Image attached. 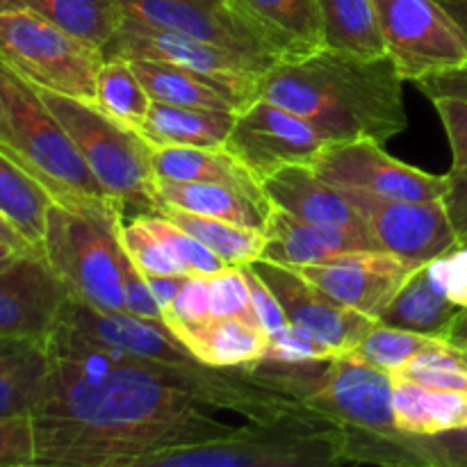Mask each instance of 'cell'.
<instances>
[{"label":"cell","instance_id":"cell-37","mask_svg":"<svg viewBox=\"0 0 467 467\" xmlns=\"http://www.w3.org/2000/svg\"><path fill=\"white\" fill-rule=\"evenodd\" d=\"M392 377L415 381L420 386L441 388V390H465L467 392V363L463 351L451 347L450 342L418 354L404 368L397 369Z\"/></svg>","mask_w":467,"mask_h":467},{"label":"cell","instance_id":"cell-35","mask_svg":"<svg viewBox=\"0 0 467 467\" xmlns=\"http://www.w3.org/2000/svg\"><path fill=\"white\" fill-rule=\"evenodd\" d=\"M445 342L447 340H442V337L377 324L354 351H358L365 360L374 363L377 368H383L390 374H395L410 358H415L422 351L436 349V347L445 345Z\"/></svg>","mask_w":467,"mask_h":467},{"label":"cell","instance_id":"cell-17","mask_svg":"<svg viewBox=\"0 0 467 467\" xmlns=\"http://www.w3.org/2000/svg\"><path fill=\"white\" fill-rule=\"evenodd\" d=\"M117 5L123 16L146 26L274 59L254 32L235 16L228 0H117Z\"/></svg>","mask_w":467,"mask_h":467},{"label":"cell","instance_id":"cell-48","mask_svg":"<svg viewBox=\"0 0 467 467\" xmlns=\"http://www.w3.org/2000/svg\"><path fill=\"white\" fill-rule=\"evenodd\" d=\"M418 89L429 99L436 96H456V99H467V64L459 68H450V71L433 73V76L422 78L415 82Z\"/></svg>","mask_w":467,"mask_h":467},{"label":"cell","instance_id":"cell-50","mask_svg":"<svg viewBox=\"0 0 467 467\" xmlns=\"http://www.w3.org/2000/svg\"><path fill=\"white\" fill-rule=\"evenodd\" d=\"M0 242L21 255H44L3 213H0Z\"/></svg>","mask_w":467,"mask_h":467},{"label":"cell","instance_id":"cell-55","mask_svg":"<svg viewBox=\"0 0 467 467\" xmlns=\"http://www.w3.org/2000/svg\"><path fill=\"white\" fill-rule=\"evenodd\" d=\"M3 123H5V112H3V100H0V130H3Z\"/></svg>","mask_w":467,"mask_h":467},{"label":"cell","instance_id":"cell-29","mask_svg":"<svg viewBox=\"0 0 467 467\" xmlns=\"http://www.w3.org/2000/svg\"><path fill=\"white\" fill-rule=\"evenodd\" d=\"M53 194L7 149L0 146V213L44 254V233Z\"/></svg>","mask_w":467,"mask_h":467},{"label":"cell","instance_id":"cell-2","mask_svg":"<svg viewBox=\"0 0 467 467\" xmlns=\"http://www.w3.org/2000/svg\"><path fill=\"white\" fill-rule=\"evenodd\" d=\"M404 78L388 55L356 57L322 48L263 73L258 99L299 114L327 144L372 140L386 144L409 128Z\"/></svg>","mask_w":467,"mask_h":467},{"label":"cell","instance_id":"cell-31","mask_svg":"<svg viewBox=\"0 0 467 467\" xmlns=\"http://www.w3.org/2000/svg\"><path fill=\"white\" fill-rule=\"evenodd\" d=\"M130 67L144 85V89L149 91L150 100L181 105V108L240 112L237 105L219 89V85H214L210 78L190 71V68L167 62H153V59H130Z\"/></svg>","mask_w":467,"mask_h":467},{"label":"cell","instance_id":"cell-16","mask_svg":"<svg viewBox=\"0 0 467 467\" xmlns=\"http://www.w3.org/2000/svg\"><path fill=\"white\" fill-rule=\"evenodd\" d=\"M68 299L44 255H18L0 267V336L48 340Z\"/></svg>","mask_w":467,"mask_h":467},{"label":"cell","instance_id":"cell-6","mask_svg":"<svg viewBox=\"0 0 467 467\" xmlns=\"http://www.w3.org/2000/svg\"><path fill=\"white\" fill-rule=\"evenodd\" d=\"M36 87V85H35ZM55 117L59 119L82 160L103 190L121 205L123 214L158 213V176L153 146L123 121H117L89 100L73 99L36 87Z\"/></svg>","mask_w":467,"mask_h":467},{"label":"cell","instance_id":"cell-43","mask_svg":"<svg viewBox=\"0 0 467 467\" xmlns=\"http://www.w3.org/2000/svg\"><path fill=\"white\" fill-rule=\"evenodd\" d=\"M35 463L36 450L32 420H0V467H32Z\"/></svg>","mask_w":467,"mask_h":467},{"label":"cell","instance_id":"cell-4","mask_svg":"<svg viewBox=\"0 0 467 467\" xmlns=\"http://www.w3.org/2000/svg\"><path fill=\"white\" fill-rule=\"evenodd\" d=\"M347 463V429L308 406L242 424L217 441L149 456L141 467H328Z\"/></svg>","mask_w":467,"mask_h":467},{"label":"cell","instance_id":"cell-36","mask_svg":"<svg viewBox=\"0 0 467 467\" xmlns=\"http://www.w3.org/2000/svg\"><path fill=\"white\" fill-rule=\"evenodd\" d=\"M141 222L146 223L150 233L162 242L164 249L171 254V258L185 269V274L190 276H210V274L222 272L223 267H228L217 254L208 249L201 240H196L194 235L185 231V228L176 226L171 219H167L160 213L141 214Z\"/></svg>","mask_w":467,"mask_h":467},{"label":"cell","instance_id":"cell-51","mask_svg":"<svg viewBox=\"0 0 467 467\" xmlns=\"http://www.w3.org/2000/svg\"><path fill=\"white\" fill-rule=\"evenodd\" d=\"M445 340L450 342L451 347H456V349L467 351V310L463 315H459V319L451 324V328L447 331Z\"/></svg>","mask_w":467,"mask_h":467},{"label":"cell","instance_id":"cell-27","mask_svg":"<svg viewBox=\"0 0 467 467\" xmlns=\"http://www.w3.org/2000/svg\"><path fill=\"white\" fill-rule=\"evenodd\" d=\"M182 345L205 365L240 368L258 363L267 351V331L240 317H210L176 333Z\"/></svg>","mask_w":467,"mask_h":467},{"label":"cell","instance_id":"cell-20","mask_svg":"<svg viewBox=\"0 0 467 467\" xmlns=\"http://www.w3.org/2000/svg\"><path fill=\"white\" fill-rule=\"evenodd\" d=\"M263 192L272 208L292 217L328 226H365L337 185L324 181L310 164H287L265 178Z\"/></svg>","mask_w":467,"mask_h":467},{"label":"cell","instance_id":"cell-53","mask_svg":"<svg viewBox=\"0 0 467 467\" xmlns=\"http://www.w3.org/2000/svg\"><path fill=\"white\" fill-rule=\"evenodd\" d=\"M18 9H27L26 0H0V14L18 12Z\"/></svg>","mask_w":467,"mask_h":467},{"label":"cell","instance_id":"cell-14","mask_svg":"<svg viewBox=\"0 0 467 467\" xmlns=\"http://www.w3.org/2000/svg\"><path fill=\"white\" fill-rule=\"evenodd\" d=\"M251 267L276 295L278 304L283 306L292 324L328 342L340 354L354 351L379 324L369 315L358 313L328 296L292 267H283L269 260H255Z\"/></svg>","mask_w":467,"mask_h":467},{"label":"cell","instance_id":"cell-9","mask_svg":"<svg viewBox=\"0 0 467 467\" xmlns=\"http://www.w3.org/2000/svg\"><path fill=\"white\" fill-rule=\"evenodd\" d=\"M388 57L404 80L467 64V35L438 0H374Z\"/></svg>","mask_w":467,"mask_h":467},{"label":"cell","instance_id":"cell-3","mask_svg":"<svg viewBox=\"0 0 467 467\" xmlns=\"http://www.w3.org/2000/svg\"><path fill=\"white\" fill-rule=\"evenodd\" d=\"M0 100L5 123L0 146L7 149L57 203H117L82 160L67 128L46 105L36 87L0 57Z\"/></svg>","mask_w":467,"mask_h":467},{"label":"cell","instance_id":"cell-1","mask_svg":"<svg viewBox=\"0 0 467 467\" xmlns=\"http://www.w3.org/2000/svg\"><path fill=\"white\" fill-rule=\"evenodd\" d=\"M48 349V381L30 415L39 467H141L160 451L240 431L213 410L263 422L306 406L251 365L132 358L59 331Z\"/></svg>","mask_w":467,"mask_h":467},{"label":"cell","instance_id":"cell-33","mask_svg":"<svg viewBox=\"0 0 467 467\" xmlns=\"http://www.w3.org/2000/svg\"><path fill=\"white\" fill-rule=\"evenodd\" d=\"M26 3L68 35L100 50L112 39L123 18L117 0H26Z\"/></svg>","mask_w":467,"mask_h":467},{"label":"cell","instance_id":"cell-22","mask_svg":"<svg viewBox=\"0 0 467 467\" xmlns=\"http://www.w3.org/2000/svg\"><path fill=\"white\" fill-rule=\"evenodd\" d=\"M153 167L158 181L226 185L244 192L246 196L260 201V203L272 205L265 196L263 185L226 146L223 149H205V146L153 149Z\"/></svg>","mask_w":467,"mask_h":467},{"label":"cell","instance_id":"cell-47","mask_svg":"<svg viewBox=\"0 0 467 467\" xmlns=\"http://www.w3.org/2000/svg\"><path fill=\"white\" fill-rule=\"evenodd\" d=\"M447 176H450V190L442 201L447 205L459 244H467V169L465 171H450Z\"/></svg>","mask_w":467,"mask_h":467},{"label":"cell","instance_id":"cell-13","mask_svg":"<svg viewBox=\"0 0 467 467\" xmlns=\"http://www.w3.org/2000/svg\"><path fill=\"white\" fill-rule=\"evenodd\" d=\"M313 169L331 185L388 199L441 201L450 190V176H436L400 162L383 150V144L372 140L328 144Z\"/></svg>","mask_w":467,"mask_h":467},{"label":"cell","instance_id":"cell-44","mask_svg":"<svg viewBox=\"0 0 467 467\" xmlns=\"http://www.w3.org/2000/svg\"><path fill=\"white\" fill-rule=\"evenodd\" d=\"M436 105L441 121L445 126L451 146V171L467 169V99L456 96H436L431 99Z\"/></svg>","mask_w":467,"mask_h":467},{"label":"cell","instance_id":"cell-8","mask_svg":"<svg viewBox=\"0 0 467 467\" xmlns=\"http://www.w3.org/2000/svg\"><path fill=\"white\" fill-rule=\"evenodd\" d=\"M103 55L105 59H153L190 68L219 85L240 112L258 100L260 78L276 64V59L160 30L130 16L121 18L112 39L103 46Z\"/></svg>","mask_w":467,"mask_h":467},{"label":"cell","instance_id":"cell-52","mask_svg":"<svg viewBox=\"0 0 467 467\" xmlns=\"http://www.w3.org/2000/svg\"><path fill=\"white\" fill-rule=\"evenodd\" d=\"M438 3L459 21V26L463 27L467 35V0H438Z\"/></svg>","mask_w":467,"mask_h":467},{"label":"cell","instance_id":"cell-21","mask_svg":"<svg viewBox=\"0 0 467 467\" xmlns=\"http://www.w3.org/2000/svg\"><path fill=\"white\" fill-rule=\"evenodd\" d=\"M347 463L467 467V427L433 436H381L347 429Z\"/></svg>","mask_w":467,"mask_h":467},{"label":"cell","instance_id":"cell-45","mask_svg":"<svg viewBox=\"0 0 467 467\" xmlns=\"http://www.w3.org/2000/svg\"><path fill=\"white\" fill-rule=\"evenodd\" d=\"M121 283L128 313L149 319H162V310H160L158 301H155L153 292H150L146 274L135 267V263L128 258L126 249L121 251Z\"/></svg>","mask_w":467,"mask_h":467},{"label":"cell","instance_id":"cell-10","mask_svg":"<svg viewBox=\"0 0 467 467\" xmlns=\"http://www.w3.org/2000/svg\"><path fill=\"white\" fill-rule=\"evenodd\" d=\"M315 413L351 431L395 436L392 374L365 360L358 351L333 358L322 383L304 400Z\"/></svg>","mask_w":467,"mask_h":467},{"label":"cell","instance_id":"cell-26","mask_svg":"<svg viewBox=\"0 0 467 467\" xmlns=\"http://www.w3.org/2000/svg\"><path fill=\"white\" fill-rule=\"evenodd\" d=\"M459 315H463V310L442 295L424 263L410 274L409 281L381 310L377 322L383 327L404 328V331L424 333V336L445 340L447 331L459 319Z\"/></svg>","mask_w":467,"mask_h":467},{"label":"cell","instance_id":"cell-7","mask_svg":"<svg viewBox=\"0 0 467 467\" xmlns=\"http://www.w3.org/2000/svg\"><path fill=\"white\" fill-rule=\"evenodd\" d=\"M0 57L26 80L73 99L96 100L103 50L68 35L35 9L0 14Z\"/></svg>","mask_w":467,"mask_h":467},{"label":"cell","instance_id":"cell-49","mask_svg":"<svg viewBox=\"0 0 467 467\" xmlns=\"http://www.w3.org/2000/svg\"><path fill=\"white\" fill-rule=\"evenodd\" d=\"M187 274H169V276H146L149 281L150 292H153L155 301H158L160 310H164L167 306L173 304V299L178 296L181 287L185 285Z\"/></svg>","mask_w":467,"mask_h":467},{"label":"cell","instance_id":"cell-15","mask_svg":"<svg viewBox=\"0 0 467 467\" xmlns=\"http://www.w3.org/2000/svg\"><path fill=\"white\" fill-rule=\"evenodd\" d=\"M418 267L413 260L379 249L292 269L340 304L377 319Z\"/></svg>","mask_w":467,"mask_h":467},{"label":"cell","instance_id":"cell-12","mask_svg":"<svg viewBox=\"0 0 467 467\" xmlns=\"http://www.w3.org/2000/svg\"><path fill=\"white\" fill-rule=\"evenodd\" d=\"M327 146L306 119L265 99L237 112L226 140V149L258 182L287 164L313 167Z\"/></svg>","mask_w":467,"mask_h":467},{"label":"cell","instance_id":"cell-25","mask_svg":"<svg viewBox=\"0 0 467 467\" xmlns=\"http://www.w3.org/2000/svg\"><path fill=\"white\" fill-rule=\"evenodd\" d=\"M392 409L397 431L406 436H433L467 427L465 390H441L392 377Z\"/></svg>","mask_w":467,"mask_h":467},{"label":"cell","instance_id":"cell-23","mask_svg":"<svg viewBox=\"0 0 467 467\" xmlns=\"http://www.w3.org/2000/svg\"><path fill=\"white\" fill-rule=\"evenodd\" d=\"M48 372V340L0 336V420L30 418Z\"/></svg>","mask_w":467,"mask_h":467},{"label":"cell","instance_id":"cell-30","mask_svg":"<svg viewBox=\"0 0 467 467\" xmlns=\"http://www.w3.org/2000/svg\"><path fill=\"white\" fill-rule=\"evenodd\" d=\"M324 48L356 57H383L386 41L374 0H317Z\"/></svg>","mask_w":467,"mask_h":467},{"label":"cell","instance_id":"cell-11","mask_svg":"<svg viewBox=\"0 0 467 467\" xmlns=\"http://www.w3.org/2000/svg\"><path fill=\"white\" fill-rule=\"evenodd\" d=\"M383 251L424 265L459 244L445 201H401L340 187Z\"/></svg>","mask_w":467,"mask_h":467},{"label":"cell","instance_id":"cell-38","mask_svg":"<svg viewBox=\"0 0 467 467\" xmlns=\"http://www.w3.org/2000/svg\"><path fill=\"white\" fill-rule=\"evenodd\" d=\"M340 356V351L333 349L328 342L319 340L306 328L287 322L285 327L267 333V351L263 360L274 363H324Z\"/></svg>","mask_w":467,"mask_h":467},{"label":"cell","instance_id":"cell-41","mask_svg":"<svg viewBox=\"0 0 467 467\" xmlns=\"http://www.w3.org/2000/svg\"><path fill=\"white\" fill-rule=\"evenodd\" d=\"M213 317L210 310V283L208 276H187L171 306L162 310V322L173 333L182 328L199 327Z\"/></svg>","mask_w":467,"mask_h":467},{"label":"cell","instance_id":"cell-34","mask_svg":"<svg viewBox=\"0 0 467 467\" xmlns=\"http://www.w3.org/2000/svg\"><path fill=\"white\" fill-rule=\"evenodd\" d=\"M150 96L126 59H105L96 82L94 105L117 121L140 128L150 109Z\"/></svg>","mask_w":467,"mask_h":467},{"label":"cell","instance_id":"cell-19","mask_svg":"<svg viewBox=\"0 0 467 467\" xmlns=\"http://www.w3.org/2000/svg\"><path fill=\"white\" fill-rule=\"evenodd\" d=\"M276 62H299L324 48L317 0H228Z\"/></svg>","mask_w":467,"mask_h":467},{"label":"cell","instance_id":"cell-46","mask_svg":"<svg viewBox=\"0 0 467 467\" xmlns=\"http://www.w3.org/2000/svg\"><path fill=\"white\" fill-rule=\"evenodd\" d=\"M242 272H244L246 285H249L251 301H254L255 315H258V319H260V324H263L265 331L272 333V331H276V328L285 327L290 319H287L285 310H283V306L278 304L276 295L269 290L267 283H265L263 278L258 276V272L251 267V263L242 265Z\"/></svg>","mask_w":467,"mask_h":467},{"label":"cell","instance_id":"cell-40","mask_svg":"<svg viewBox=\"0 0 467 467\" xmlns=\"http://www.w3.org/2000/svg\"><path fill=\"white\" fill-rule=\"evenodd\" d=\"M208 283L213 317H240L254 327L263 328L258 315H255L242 267H223L222 272L210 274Z\"/></svg>","mask_w":467,"mask_h":467},{"label":"cell","instance_id":"cell-24","mask_svg":"<svg viewBox=\"0 0 467 467\" xmlns=\"http://www.w3.org/2000/svg\"><path fill=\"white\" fill-rule=\"evenodd\" d=\"M235 112L181 108L153 100L144 123L137 128L153 149L164 146H205L223 149L235 123Z\"/></svg>","mask_w":467,"mask_h":467},{"label":"cell","instance_id":"cell-18","mask_svg":"<svg viewBox=\"0 0 467 467\" xmlns=\"http://www.w3.org/2000/svg\"><path fill=\"white\" fill-rule=\"evenodd\" d=\"M263 258L283 267H308L324 265L356 251H379L368 226H328L292 217L285 210L272 208L265 226Z\"/></svg>","mask_w":467,"mask_h":467},{"label":"cell","instance_id":"cell-42","mask_svg":"<svg viewBox=\"0 0 467 467\" xmlns=\"http://www.w3.org/2000/svg\"><path fill=\"white\" fill-rule=\"evenodd\" d=\"M429 274L433 283L441 287L442 295L459 306L461 310H467V244H456L447 254L427 263Z\"/></svg>","mask_w":467,"mask_h":467},{"label":"cell","instance_id":"cell-54","mask_svg":"<svg viewBox=\"0 0 467 467\" xmlns=\"http://www.w3.org/2000/svg\"><path fill=\"white\" fill-rule=\"evenodd\" d=\"M18 255H21V254H16V251L9 249V246H5L3 242H0V267L9 265V263H12V260H16Z\"/></svg>","mask_w":467,"mask_h":467},{"label":"cell","instance_id":"cell-39","mask_svg":"<svg viewBox=\"0 0 467 467\" xmlns=\"http://www.w3.org/2000/svg\"><path fill=\"white\" fill-rule=\"evenodd\" d=\"M121 244L126 249L128 258L135 263L140 272L146 276H169V274H185V269L171 258L162 242L146 228L141 217L123 222L121 228ZM190 276V274H187Z\"/></svg>","mask_w":467,"mask_h":467},{"label":"cell","instance_id":"cell-28","mask_svg":"<svg viewBox=\"0 0 467 467\" xmlns=\"http://www.w3.org/2000/svg\"><path fill=\"white\" fill-rule=\"evenodd\" d=\"M158 199L160 205H171L187 213L223 219V222L260 228V231H265L267 217L272 213V205L260 203L246 196L244 192L226 185H210V182L158 181Z\"/></svg>","mask_w":467,"mask_h":467},{"label":"cell","instance_id":"cell-32","mask_svg":"<svg viewBox=\"0 0 467 467\" xmlns=\"http://www.w3.org/2000/svg\"><path fill=\"white\" fill-rule=\"evenodd\" d=\"M160 214L171 219L176 226L185 228L190 235L203 242L213 254H217L228 267H242V265L255 263L263 258L267 237L260 228L240 226V223L223 222V219L203 217V214L187 213V210L160 205Z\"/></svg>","mask_w":467,"mask_h":467},{"label":"cell","instance_id":"cell-5","mask_svg":"<svg viewBox=\"0 0 467 467\" xmlns=\"http://www.w3.org/2000/svg\"><path fill=\"white\" fill-rule=\"evenodd\" d=\"M121 205L55 201L44 233V258L73 299L100 310H126L121 283Z\"/></svg>","mask_w":467,"mask_h":467}]
</instances>
